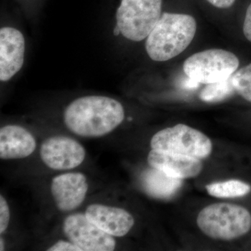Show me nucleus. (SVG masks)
<instances>
[{
    "instance_id": "4468645a",
    "label": "nucleus",
    "mask_w": 251,
    "mask_h": 251,
    "mask_svg": "<svg viewBox=\"0 0 251 251\" xmlns=\"http://www.w3.org/2000/svg\"><path fill=\"white\" fill-rule=\"evenodd\" d=\"M146 189L156 198L171 197L182 185L181 179L173 177L158 170H150L145 176Z\"/></svg>"
},
{
    "instance_id": "f8f14e48",
    "label": "nucleus",
    "mask_w": 251,
    "mask_h": 251,
    "mask_svg": "<svg viewBox=\"0 0 251 251\" xmlns=\"http://www.w3.org/2000/svg\"><path fill=\"white\" fill-rule=\"evenodd\" d=\"M85 214L92 224L112 237L126 235L135 224L128 211L116 206L92 204L87 206Z\"/></svg>"
},
{
    "instance_id": "dca6fc26",
    "label": "nucleus",
    "mask_w": 251,
    "mask_h": 251,
    "mask_svg": "<svg viewBox=\"0 0 251 251\" xmlns=\"http://www.w3.org/2000/svg\"><path fill=\"white\" fill-rule=\"evenodd\" d=\"M235 93L231 76L226 80L206 85L200 94V98L206 103H218L232 97Z\"/></svg>"
},
{
    "instance_id": "2eb2a0df",
    "label": "nucleus",
    "mask_w": 251,
    "mask_h": 251,
    "mask_svg": "<svg viewBox=\"0 0 251 251\" xmlns=\"http://www.w3.org/2000/svg\"><path fill=\"white\" fill-rule=\"evenodd\" d=\"M206 189L214 197L234 198L244 197L249 194L251 192V186L240 180L232 179L207 185Z\"/></svg>"
},
{
    "instance_id": "5701e85b",
    "label": "nucleus",
    "mask_w": 251,
    "mask_h": 251,
    "mask_svg": "<svg viewBox=\"0 0 251 251\" xmlns=\"http://www.w3.org/2000/svg\"><path fill=\"white\" fill-rule=\"evenodd\" d=\"M5 249V243L4 240L3 239L2 237H1L0 239V251H4Z\"/></svg>"
},
{
    "instance_id": "ddd939ff",
    "label": "nucleus",
    "mask_w": 251,
    "mask_h": 251,
    "mask_svg": "<svg viewBox=\"0 0 251 251\" xmlns=\"http://www.w3.org/2000/svg\"><path fill=\"white\" fill-rule=\"evenodd\" d=\"M34 135L21 126L9 125L0 129V158L3 160L27 158L35 151Z\"/></svg>"
},
{
    "instance_id": "aec40b11",
    "label": "nucleus",
    "mask_w": 251,
    "mask_h": 251,
    "mask_svg": "<svg viewBox=\"0 0 251 251\" xmlns=\"http://www.w3.org/2000/svg\"><path fill=\"white\" fill-rule=\"evenodd\" d=\"M243 32L246 39L251 43V2L248 6L243 24Z\"/></svg>"
},
{
    "instance_id": "a211bd4d",
    "label": "nucleus",
    "mask_w": 251,
    "mask_h": 251,
    "mask_svg": "<svg viewBox=\"0 0 251 251\" xmlns=\"http://www.w3.org/2000/svg\"><path fill=\"white\" fill-rule=\"evenodd\" d=\"M10 221V210L7 201L2 195L0 196V233L8 228Z\"/></svg>"
},
{
    "instance_id": "9b49d317",
    "label": "nucleus",
    "mask_w": 251,
    "mask_h": 251,
    "mask_svg": "<svg viewBox=\"0 0 251 251\" xmlns=\"http://www.w3.org/2000/svg\"><path fill=\"white\" fill-rule=\"evenodd\" d=\"M148 161L154 169L180 179L196 177L203 168L201 159L156 149L149 153Z\"/></svg>"
},
{
    "instance_id": "9d476101",
    "label": "nucleus",
    "mask_w": 251,
    "mask_h": 251,
    "mask_svg": "<svg viewBox=\"0 0 251 251\" xmlns=\"http://www.w3.org/2000/svg\"><path fill=\"white\" fill-rule=\"evenodd\" d=\"M85 175L80 173H67L54 176L51 182V194L59 211L75 210L85 201L88 191Z\"/></svg>"
},
{
    "instance_id": "1a4fd4ad",
    "label": "nucleus",
    "mask_w": 251,
    "mask_h": 251,
    "mask_svg": "<svg viewBox=\"0 0 251 251\" xmlns=\"http://www.w3.org/2000/svg\"><path fill=\"white\" fill-rule=\"evenodd\" d=\"M26 41L22 31L12 26L0 29V81L6 83L22 70Z\"/></svg>"
},
{
    "instance_id": "39448f33",
    "label": "nucleus",
    "mask_w": 251,
    "mask_h": 251,
    "mask_svg": "<svg viewBox=\"0 0 251 251\" xmlns=\"http://www.w3.org/2000/svg\"><path fill=\"white\" fill-rule=\"evenodd\" d=\"M239 66V58L232 52L209 49L186 59L183 69L186 76L208 85L229 78L237 72Z\"/></svg>"
},
{
    "instance_id": "412c9836",
    "label": "nucleus",
    "mask_w": 251,
    "mask_h": 251,
    "mask_svg": "<svg viewBox=\"0 0 251 251\" xmlns=\"http://www.w3.org/2000/svg\"><path fill=\"white\" fill-rule=\"evenodd\" d=\"M206 1L219 9H227L234 4L236 0H206Z\"/></svg>"
},
{
    "instance_id": "6ab92c4d",
    "label": "nucleus",
    "mask_w": 251,
    "mask_h": 251,
    "mask_svg": "<svg viewBox=\"0 0 251 251\" xmlns=\"http://www.w3.org/2000/svg\"><path fill=\"white\" fill-rule=\"evenodd\" d=\"M49 251H82L71 241L59 240L47 249Z\"/></svg>"
},
{
    "instance_id": "4be33fe9",
    "label": "nucleus",
    "mask_w": 251,
    "mask_h": 251,
    "mask_svg": "<svg viewBox=\"0 0 251 251\" xmlns=\"http://www.w3.org/2000/svg\"><path fill=\"white\" fill-rule=\"evenodd\" d=\"M200 84L201 83L198 82L197 81L187 77L183 82L182 86L186 90H195V89H197L199 87Z\"/></svg>"
},
{
    "instance_id": "0eeeda50",
    "label": "nucleus",
    "mask_w": 251,
    "mask_h": 251,
    "mask_svg": "<svg viewBox=\"0 0 251 251\" xmlns=\"http://www.w3.org/2000/svg\"><path fill=\"white\" fill-rule=\"evenodd\" d=\"M63 232L69 241L82 251H112L116 242L87 219L85 214L76 213L64 220Z\"/></svg>"
},
{
    "instance_id": "20e7f679",
    "label": "nucleus",
    "mask_w": 251,
    "mask_h": 251,
    "mask_svg": "<svg viewBox=\"0 0 251 251\" xmlns=\"http://www.w3.org/2000/svg\"><path fill=\"white\" fill-rule=\"evenodd\" d=\"M162 0H121L115 14V35L145 40L161 16Z\"/></svg>"
},
{
    "instance_id": "7ed1b4c3",
    "label": "nucleus",
    "mask_w": 251,
    "mask_h": 251,
    "mask_svg": "<svg viewBox=\"0 0 251 251\" xmlns=\"http://www.w3.org/2000/svg\"><path fill=\"white\" fill-rule=\"evenodd\" d=\"M197 224L207 237L231 241L250 232L251 214L237 204L216 203L206 206L200 212Z\"/></svg>"
},
{
    "instance_id": "6e6552de",
    "label": "nucleus",
    "mask_w": 251,
    "mask_h": 251,
    "mask_svg": "<svg viewBox=\"0 0 251 251\" xmlns=\"http://www.w3.org/2000/svg\"><path fill=\"white\" fill-rule=\"evenodd\" d=\"M41 160L54 171H68L80 166L85 161L86 151L76 140L57 135L44 140L40 149Z\"/></svg>"
},
{
    "instance_id": "f257e3e1",
    "label": "nucleus",
    "mask_w": 251,
    "mask_h": 251,
    "mask_svg": "<svg viewBox=\"0 0 251 251\" xmlns=\"http://www.w3.org/2000/svg\"><path fill=\"white\" fill-rule=\"evenodd\" d=\"M125 118V110L119 100L102 95H87L74 99L66 107L63 120L74 134L99 138L111 133Z\"/></svg>"
},
{
    "instance_id": "f3484780",
    "label": "nucleus",
    "mask_w": 251,
    "mask_h": 251,
    "mask_svg": "<svg viewBox=\"0 0 251 251\" xmlns=\"http://www.w3.org/2000/svg\"><path fill=\"white\" fill-rule=\"evenodd\" d=\"M232 82L236 93L251 103V63L234 73Z\"/></svg>"
},
{
    "instance_id": "423d86ee",
    "label": "nucleus",
    "mask_w": 251,
    "mask_h": 251,
    "mask_svg": "<svg viewBox=\"0 0 251 251\" xmlns=\"http://www.w3.org/2000/svg\"><path fill=\"white\" fill-rule=\"evenodd\" d=\"M150 145L152 149L198 159L207 158L212 151V143L206 135L181 124L157 132L151 138Z\"/></svg>"
},
{
    "instance_id": "f03ea898",
    "label": "nucleus",
    "mask_w": 251,
    "mask_h": 251,
    "mask_svg": "<svg viewBox=\"0 0 251 251\" xmlns=\"http://www.w3.org/2000/svg\"><path fill=\"white\" fill-rule=\"evenodd\" d=\"M196 29L193 16L164 13L145 39L147 53L155 62L174 58L192 42Z\"/></svg>"
}]
</instances>
